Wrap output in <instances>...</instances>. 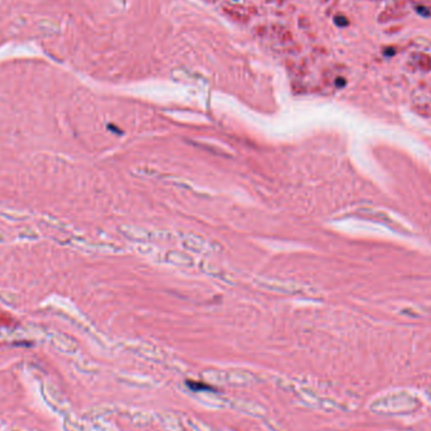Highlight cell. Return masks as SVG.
<instances>
[{"label": "cell", "instance_id": "obj_1", "mask_svg": "<svg viewBox=\"0 0 431 431\" xmlns=\"http://www.w3.org/2000/svg\"><path fill=\"white\" fill-rule=\"evenodd\" d=\"M261 288L267 289V290H271V292H277V293H286V294H294V293L300 292V289L298 288V285H294V284H289V282H280V281H269V280H265L264 282H260Z\"/></svg>", "mask_w": 431, "mask_h": 431}, {"label": "cell", "instance_id": "obj_7", "mask_svg": "<svg viewBox=\"0 0 431 431\" xmlns=\"http://www.w3.org/2000/svg\"><path fill=\"white\" fill-rule=\"evenodd\" d=\"M185 385L188 386V389L192 390L195 392H202V391H212V387L203 382H199V381H191L188 380L185 382Z\"/></svg>", "mask_w": 431, "mask_h": 431}, {"label": "cell", "instance_id": "obj_5", "mask_svg": "<svg viewBox=\"0 0 431 431\" xmlns=\"http://www.w3.org/2000/svg\"><path fill=\"white\" fill-rule=\"evenodd\" d=\"M168 261L170 264H174V265H182V266H189L192 265V258L187 257L185 255L180 254V252H169L168 254Z\"/></svg>", "mask_w": 431, "mask_h": 431}, {"label": "cell", "instance_id": "obj_2", "mask_svg": "<svg viewBox=\"0 0 431 431\" xmlns=\"http://www.w3.org/2000/svg\"><path fill=\"white\" fill-rule=\"evenodd\" d=\"M405 12H406V8H405V4L404 3H396L393 5L389 6L387 9L385 10L383 13H381V16L378 17V20L380 21H390V20H395L396 18H400L401 16H404Z\"/></svg>", "mask_w": 431, "mask_h": 431}, {"label": "cell", "instance_id": "obj_8", "mask_svg": "<svg viewBox=\"0 0 431 431\" xmlns=\"http://www.w3.org/2000/svg\"><path fill=\"white\" fill-rule=\"evenodd\" d=\"M413 110L421 116H431V103L424 102L420 103V105H415Z\"/></svg>", "mask_w": 431, "mask_h": 431}, {"label": "cell", "instance_id": "obj_6", "mask_svg": "<svg viewBox=\"0 0 431 431\" xmlns=\"http://www.w3.org/2000/svg\"><path fill=\"white\" fill-rule=\"evenodd\" d=\"M226 13L232 18L237 19V20H247V18H249L246 13H243L238 6H227Z\"/></svg>", "mask_w": 431, "mask_h": 431}, {"label": "cell", "instance_id": "obj_4", "mask_svg": "<svg viewBox=\"0 0 431 431\" xmlns=\"http://www.w3.org/2000/svg\"><path fill=\"white\" fill-rule=\"evenodd\" d=\"M411 62L415 64L420 71L429 72L431 71V57L425 53H415L411 56Z\"/></svg>", "mask_w": 431, "mask_h": 431}, {"label": "cell", "instance_id": "obj_3", "mask_svg": "<svg viewBox=\"0 0 431 431\" xmlns=\"http://www.w3.org/2000/svg\"><path fill=\"white\" fill-rule=\"evenodd\" d=\"M184 247L193 252H207L208 245L199 237H187L184 240Z\"/></svg>", "mask_w": 431, "mask_h": 431}]
</instances>
